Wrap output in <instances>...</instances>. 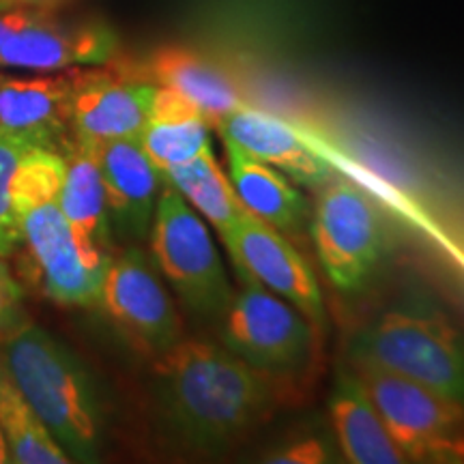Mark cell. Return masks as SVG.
I'll return each instance as SVG.
<instances>
[{
  "mask_svg": "<svg viewBox=\"0 0 464 464\" xmlns=\"http://www.w3.org/2000/svg\"><path fill=\"white\" fill-rule=\"evenodd\" d=\"M155 379L168 426L191 450L228 448L277 406V379L208 342H177L158 355Z\"/></svg>",
  "mask_w": 464,
  "mask_h": 464,
  "instance_id": "6da1fadb",
  "label": "cell"
},
{
  "mask_svg": "<svg viewBox=\"0 0 464 464\" xmlns=\"http://www.w3.org/2000/svg\"><path fill=\"white\" fill-rule=\"evenodd\" d=\"M3 365L72 462L100 454L102 417L89 374L65 346L31 323L3 335Z\"/></svg>",
  "mask_w": 464,
  "mask_h": 464,
  "instance_id": "7a4b0ae2",
  "label": "cell"
},
{
  "mask_svg": "<svg viewBox=\"0 0 464 464\" xmlns=\"http://www.w3.org/2000/svg\"><path fill=\"white\" fill-rule=\"evenodd\" d=\"M348 357L464 404V340L430 305L393 307L381 314L353 340Z\"/></svg>",
  "mask_w": 464,
  "mask_h": 464,
  "instance_id": "3957f363",
  "label": "cell"
},
{
  "mask_svg": "<svg viewBox=\"0 0 464 464\" xmlns=\"http://www.w3.org/2000/svg\"><path fill=\"white\" fill-rule=\"evenodd\" d=\"M351 370L406 460L464 462V404L420 382L353 362Z\"/></svg>",
  "mask_w": 464,
  "mask_h": 464,
  "instance_id": "277c9868",
  "label": "cell"
},
{
  "mask_svg": "<svg viewBox=\"0 0 464 464\" xmlns=\"http://www.w3.org/2000/svg\"><path fill=\"white\" fill-rule=\"evenodd\" d=\"M149 235L155 265L183 304L200 316L222 318L232 301L222 256L202 218L166 179Z\"/></svg>",
  "mask_w": 464,
  "mask_h": 464,
  "instance_id": "5b68a950",
  "label": "cell"
},
{
  "mask_svg": "<svg viewBox=\"0 0 464 464\" xmlns=\"http://www.w3.org/2000/svg\"><path fill=\"white\" fill-rule=\"evenodd\" d=\"M312 237L329 282L342 293H357L382 256L385 228L379 208L357 183L332 177L316 202Z\"/></svg>",
  "mask_w": 464,
  "mask_h": 464,
  "instance_id": "8992f818",
  "label": "cell"
},
{
  "mask_svg": "<svg viewBox=\"0 0 464 464\" xmlns=\"http://www.w3.org/2000/svg\"><path fill=\"white\" fill-rule=\"evenodd\" d=\"M222 318L224 346L274 379L304 368L314 348L312 323L293 304L256 282L247 280Z\"/></svg>",
  "mask_w": 464,
  "mask_h": 464,
  "instance_id": "52a82bcc",
  "label": "cell"
},
{
  "mask_svg": "<svg viewBox=\"0 0 464 464\" xmlns=\"http://www.w3.org/2000/svg\"><path fill=\"white\" fill-rule=\"evenodd\" d=\"M20 243L37 269L44 293L63 305L100 304L108 252L89 246L75 235L58 200L28 208L20 218Z\"/></svg>",
  "mask_w": 464,
  "mask_h": 464,
  "instance_id": "ba28073f",
  "label": "cell"
},
{
  "mask_svg": "<svg viewBox=\"0 0 464 464\" xmlns=\"http://www.w3.org/2000/svg\"><path fill=\"white\" fill-rule=\"evenodd\" d=\"M100 304L125 338L144 353L158 357L183 340L177 307L142 249L130 247L110 256Z\"/></svg>",
  "mask_w": 464,
  "mask_h": 464,
  "instance_id": "9c48e42d",
  "label": "cell"
},
{
  "mask_svg": "<svg viewBox=\"0 0 464 464\" xmlns=\"http://www.w3.org/2000/svg\"><path fill=\"white\" fill-rule=\"evenodd\" d=\"M224 246L243 277L280 295L316 327L324 323L323 293L314 271L280 230L246 211Z\"/></svg>",
  "mask_w": 464,
  "mask_h": 464,
  "instance_id": "30bf717a",
  "label": "cell"
},
{
  "mask_svg": "<svg viewBox=\"0 0 464 464\" xmlns=\"http://www.w3.org/2000/svg\"><path fill=\"white\" fill-rule=\"evenodd\" d=\"M158 84L114 72H73L72 125L78 140H138L149 123Z\"/></svg>",
  "mask_w": 464,
  "mask_h": 464,
  "instance_id": "8fae6325",
  "label": "cell"
},
{
  "mask_svg": "<svg viewBox=\"0 0 464 464\" xmlns=\"http://www.w3.org/2000/svg\"><path fill=\"white\" fill-rule=\"evenodd\" d=\"M116 37L103 24H65L39 11L0 48V65L58 72L73 65H102L112 58Z\"/></svg>",
  "mask_w": 464,
  "mask_h": 464,
  "instance_id": "7c38bea8",
  "label": "cell"
},
{
  "mask_svg": "<svg viewBox=\"0 0 464 464\" xmlns=\"http://www.w3.org/2000/svg\"><path fill=\"white\" fill-rule=\"evenodd\" d=\"M97 155L106 188L110 230L125 241L147 239L164 177L138 140L102 142L97 144Z\"/></svg>",
  "mask_w": 464,
  "mask_h": 464,
  "instance_id": "4fadbf2b",
  "label": "cell"
},
{
  "mask_svg": "<svg viewBox=\"0 0 464 464\" xmlns=\"http://www.w3.org/2000/svg\"><path fill=\"white\" fill-rule=\"evenodd\" d=\"M72 100L73 72L31 80L3 78L0 131L28 147L58 150L72 125Z\"/></svg>",
  "mask_w": 464,
  "mask_h": 464,
  "instance_id": "5bb4252c",
  "label": "cell"
},
{
  "mask_svg": "<svg viewBox=\"0 0 464 464\" xmlns=\"http://www.w3.org/2000/svg\"><path fill=\"white\" fill-rule=\"evenodd\" d=\"M224 140L235 142L254 158L288 174L307 188H323L334 177V166L310 140H304L293 127L247 103L226 114L216 125Z\"/></svg>",
  "mask_w": 464,
  "mask_h": 464,
  "instance_id": "9a60e30c",
  "label": "cell"
},
{
  "mask_svg": "<svg viewBox=\"0 0 464 464\" xmlns=\"http://www.w3.org/2000/svg\"><path fill=\"white\" fill-rule=\"evenodd\" d=\"M224 142L230 181L246 211L282 235H301L310 219V207L301 191L277 168L254 158L235 142Z\"/></svg>",
  "mask_w": 464,
  "mask_h": 464,
  "instance_id": "2e32d148",
  "label": "cell"
},
{
  "mask_svg": "<svg viewBox=\"0 0 464 464\" xmlns=\"http://www.w3.org/2000/svg\"><path fill=\"white\" fill-rule=\"evenodd\" d=\"M332 420L342 454L355 464L406 462L379 411L351 368L342 370L332 393Z\"/></svg>",
  "mask_w": 464,
  "mask_h": 464,
  "instance_id": "e0dca14e",
  "label": "cell"
},
{
  "mask_svg": "<svg viewBox=\"0 0 464 464\" xmlns=\"http://www.w3.org/2000/svg\"><path fill=\"white\" fill-rule=\"evenodd\" d=\"M149 72L155 84L185 97L211 125H218L226 114L246 106L241 91L228 75L191 50H158L150 58Z\"/></svg>",
  "mask_w": 464,
  "mask_h": 464,
  "instance_id": "ac0fdd59",
  "label": "cell"
},
{
  "mask_svg": "<svg viewBox=\"0 0 464 464\" xmlns=\"http://www.w3.org/2000/svg\"><path fill=\"white\" fill-rule=\"evenodd\" d=\"M208 121L185 97L166 86H158L150 108L149 123L144 127L140 147L160 172L181 166L211 149Z\"/></svg>",
  "mask_w": 464,
  "mask_h": 464,
  "instance_id": "d6986e66",
  "label": "cell"
},
{
  "mask_svg": "<svg viewBox=\"0 0 464 464\" xmlns=\"http://www.w3.org/2000/svg\"><path fill=\"white\" fill-rule=\"evenodd\" d=\"M65 164L58 207L80 239L102 252H108L112 230H110L106 188H103L97 144L75 138V142L69 144L65 150Z\"/></svg>",
  "mask_w": 464,
  "mask_h": 464,
  "instance_id": "ffe728a7",
  "label": "cell"
},
{
  "mask_svg": "<svg viewBox=\"0 0 464 464\" xmlns=\"http://www.w3.org/2000/svg\"><path fill=\"white\" fill-rule=\"evenodd\" d=\"M161 177L188 200V205L198 216L216 228L222 241L235 228L237 219L246 213L235 185L228 181L211 149L181 166L168 168L161 172Z\"/></svg>",
  "mask_w": 464,
  "mask_h": 464,
  "instance_id": "44dd1931",
  "label": "cell"
},
{
  "mask_svg": "<svg viewBox=\"0 0 464 464\" xmlns=\"http://www.w3.org/2000/svg\"><path fill=\"white\" fill-rule=\"evenodd\" d=\"M0 428L7 440L9 462L67 464L69 456L56 443L33 406L26 402L7 370L0 372Z\"/></svg>",
  "mask_w": 464,
  "mask_h": 464,
  "instance_id": "7402d4cb",
  "label": "cell"
},
{
  "mask_svg": "<svg viewBox=\"0 0 464 464\" xmlns=\"http://www.w3.org/2000/svg\"><path fill=\"white\" fill-rule=\"evenodd\" d=\"M65 155L44 147H28L11 181V202L20 222L28 208L58 200L65 179Z\"/></svg>",
  "mask_w": 464,
  "mask_h": 464,
  "instance_id": "603a6c76",
  "label": "cell"
},
{
  "mask_svg": "<svg viewBox=\"0 0 464 464\" xmlns=\"http://www.w3.org/2000/svg\"><path fill=\"white\" fill-rule=\"evenodd\" d=\"M26 149V142L0 131V256L3 258L11 256L22 241L20 222H17L14 202H11V181H14L15 168Z\"/></svg>",
  "mask_w": 464,
  "mask_h": 464,
  "instance_id": "cb8c5ba5",
  "label": "cell"
},
{
  "mask_svg": "<svg viewBox=\"0 0 464 464\" xmlns=\"http://www.w3.org/2000/svg\"><path fill=\"white\" fill-rule=\"evenodd\" d=\"M22 314V288L11 276L9 266L0 256V334H9L20 324Z\"/></svg>",
  "mask_w": 464,
  "mask_h": 464,
  "instance_id": "d4e9b609",
  "label": "cell"
},
{
  "mask_svg": "<svg viewBox=\"0 0 464 464\" xmlns=\"http://www.w3.org/2000/svg\"><path fill=\"white\" fill-rule=\"evenodd\" d=\"M266 460L277 464H321L329 460V451L321 439H301L284 450H277Z\"/></svg>",
  "mask_w": 464,
  "mask_h": 464,
  "instance_id": "484cf974",
  "label": "cell"
},
{
  "mask_svg": "<svg viewBox=\"0 0 464 464\" xmlns=\"http://www.w3.org/2000/svg\"><path fill=\"white\" fill-rule=\"evenodd\" d=\"M37 14V9H0V48L11 34L22 31L28 22H33Z\"/></svg>",
  "mask_w": 464,
  "mask_h": 464,
  "instance_id": "4316f807",
  "label": "cell"
},
{
  "mask_svg": "<svg viewBox=\"0 0 464 464\" xmlns=\"http://www.w3.org/2000/svg\"><path fill=\"white\" fill-rule=\"evenodd\" d=\"M63 0H0V9H37L50 11Z\"/></svg>",
  "mask_w": 464,
  "mask_h": 464,
  "instance_id": "83f0119b",
  "label": "cell"
},
{
  "mask_svg": "<svg viewBox=\"0 0 464 464\" xmlns=\"http://www.w3.org/2000/svg\"><path fill=\"white\" fill-rule=\"evenodd\" d=\"M9 462V450H7V440H5L3 428H0V464Z\"/></svg>",
  "mask_w": 464,
  "mask_h": 464,
  "instance_id": "f1b7e54d",
  "label": "cell"
},
{
  "mask_svg": "<svg viewBox=\"0 0 464 464\" xmlns=\"http://www.w3.org/2000/svg\"><path fill=\"white\" fill-rule=\"evenodd\" d=\"M0 346H3V334H0ZM5 370V365H3V353H0V372H3Z\"/></svg>",
  "mask_w": 464,
  "mask_h": 464,
  "instance_id": "f546056e",
  "label": "cell"
},
{
  "mask_svg": "<svg viewBox=\"0 0 464 464\" xmlns=\"http://www.w3.org/2000/svg\"><path fill=\"white\" fill-rule=\"evenodd\" d=\"M460 260H462V265H464V252H460Z\"/></svg>",
  "mask_w": 464,
  "mask_h": 464,
  "instance_id": "4dcf8cb0",
  "label": "cell"
},
{
  "mask_svg": "<svg viewBox=\"0 0 464 464\" xmlns=\"http://www.w3.org/2000/svg\"><path fill=\"white\" fill-rule=\"evenodd\" d=\"M3 78H5V75H0V82H3Z\"/></svg>",
  "mask_w": 464,
  "mask_h": 464,
  "instance_id": "1f68e13d",
  "label": "cell"
}]
</instances>
